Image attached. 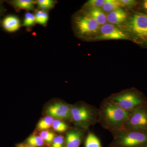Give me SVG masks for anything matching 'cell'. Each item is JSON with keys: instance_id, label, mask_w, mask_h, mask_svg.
I'll use <instances>...</instances> for the list:
<instances>
[{"instance_id": "22", "label": "cell", "mask_w": 147, "mask_h": 147, "mask_svg": "<svg viewBox=\"0 0 147 147\" xmlns=\"http://www.w3.org/2000/svg\"><path fill=\"white\" fill-rule=\"evenodd\" d=\"M52 126L55 131L59 132H64L68 129V125L60 120H54Z\"/></svg>"}, {"instance_id": "6", "label": "cell", "mask_w": 147, "mask_h": 147, "mask_svg": "<svg viewBox=\"0 0 147 147\" xmlns=\"http://www.w3.org/2000/svg\"><path fill=\"white\" fill-rule=\"evenodd\" d=\"M128 28L136 36L143 39L147 38V14L142 13L134 14L129 21Z\"/></svg>"}, {"instance_id": "9", "label": "cell", "mask_w": 147, "mask_h": 147, "mask_svg": "<svg viewBox=\"0 0 147 147\" xmlns=\"http://www.w3.org/2000/svg\"><path fill=\"white\" fill-rule=\"evenodd\" d=\"M46 113L48 116L57 120H67L71 118V107L63 102L50 105L46 109Z\"/></svg>"}, {"instance_id": "8", "label": "cell", "mask_w": 147, "mask_h": 147, "mask_svg": "<svg viewBox=\"0 0 147 147\" xmlns=\"http://www.w3.org/2000/svg\"><path fill=\"white\" fill-rule=\"evenodd\" d=\"M94 38L97 40L127 39L128 37L113 24H106L101 26L99 34Z\"/></svg>"}, {"instance_id": "29", "label": "cell", "mask_w": 147, "mask_h": 147, "mask_svg": "<svg viewBox=\"0 0 147 147\" xmlns=\"http://www.w3.org/2000/svg\"><path fill=\"white\" fill-rule=\"evenodd\" d=\"M0 13H1V9H0Z\"/></svg>"}, {"instance_id": "4", "label": "cell", "mask_w": 147, "mask_h": 147, "mask_svg": "<svg viewBox=\"0 0 147 147\" xmlns=\"http://www.w3.org/2000/svg\"><path fill=\"white\" fill-rule=\"evenodd\" d=\"M124 129L130 131L144 132L147 131V110L139 107L130 113Z\"/></svg>"}, {"instance_id": "15", "label": "cell", "mask_w": 147, "mask_h": 147, "mask_svg": "<svg viewBox=\"0 0 147 147\" xmlns=\"http://www.w3.org/2000/svg\"><path fill=\"white\" fill-rule=\"evenodd\" d=\"M122 6L119 0H105L102 9L105 11H113L120 9Z\"/></svg>"}, {"instance_id": "7", "label": "cell", "mask_w": 147, "mask_h": 147, "mask_svg": "<svg viewBox=\"0 0 147 147\" xmlns=\"http://www.w3.org/2000/svg\"><path fill=\"white\" fill-rule=\"evenodd\" d=\"M75 24L78 33L82 35L94 33L100 27V25L89 15L77 17Z\"/></svg>"}, {"instance_id": "13", "label": "cell", "mask_w": 147, "mask_h": 147, "mask_svg": "<svg viewBox=\"0 0 147 147\" xmlns=\"http://www.w3.org/2000/svg\"><path fill=\"white\" fill-rule=\"evenodd\" d=\"M89 15L100 25H105L107 21V16L99 8H92L90 10Z\"/></svg>"}, {"instance_id": "27", "label": "cell", "mask_w": 147, "mask_h": 147, "mask_svg": "<svg viewBox=\"0 0 147 147\" xmlns=\"http://www.w3.org/2000/svg\"><path fill=\"white\" fill-rule=\"evenodd\" d=\"M16 147H34L32 146H29V145H24L22 144H18L16 145Z\"/></svg>"}, {"instance_id": "17", "label": "cell", "mask_w": 147, "mask_h": 147, "mask_svg": "<svg viewBox=\"0 0 147 147\" xmlns=\"http://www.w3.org/2000/svg\"><path fill=\"white\" fill-rule=\"evenodd\" d=\"M85 147H101V146L97 137L94 134L90 133L86 139Z\"/></svg>"}, {"instance_id": "18", "label": "cell", "mask_w": 147, "mask_h": 147, "mask_svg": "<svg viewBox=\"0 0 147 147\" xmlns=\"http://www.w3.org/2000/svg\"><path fill=\"white\" fill-rule=\"evenodd\" d=\"M54 120V118L50 116L45 117L39 121L38 124V128L40 130L48 129L52 126Z\"/></svg>"}, {"instance_id": "26", "label": "cell", "mask_w": 147, "mask_h": 147, "mask_svg": "<svg viewBox=\"0 0 147 147\" xmlns=\"http://www.w3.org/2000/svg\"><path fill=\"white\" fill-rule=\"evenodd\" d=\"M122 7H131L136 4V1L134 0H119Z\"/></svg>"}, {"instance_id": "5", "label": "cell", "mask_w": 147, "mask_h": 147, "mask_svg": "<svg viewBox=\"0 0 147 147\" xmlns=\"http://www.w3.org/2000/svg\"><path fill=\"white\" fill-rule=\"evenodd\" d=\"M121 108L127 112L135 110L141 105L142 100L135 93L126 92L114 96L110 98Z\"/></svg>"}, {"instance_id": "24", "label": "cell", "mask_w": 147, "mask_h": 147, "mask_svg": "<svg viewBox=\"0 0 147 147\" xmlns=\"http://www.w3.org/2000/svg\"><path fill=\"white\" fill-rule=\"evenodd\" d=\"M105 0H90L87 2L86 5L92 7V8H98L102 7Z\"/></svg>"}, {"instance_id": "19", "label": "cell", "mask_w": 147, "mask_h": 147, "mask_svg": "<svg viewBox=\"0 0 147 147\" xmlns=\"http://www.w3.org/2000/svg\"><path fill=\"white\" fill-rule=\"evenodd\" d=\"M44 142L40 136L31 135L27 139V145L34 147H41L44 144Z\"/></svg>"}, {"instance_id": "3", "label": "cell", "mask_w": 147, "mask_h": 147, "mask_svg": "<svg viewBox=\"0 0 147 147\" xmlns=\"http://www.w3.org/2000/svg\"><path fill=\"white\" fill-rule=\"evenodd\" d=\"M71 116L76 124L86 128L96 122L99 114L92 107L75 106L71 107Z\"/></svg>"}, {"instance_id": "23", "label": "cell", "mask_w": 147, "mask_h": 147, "mask_svg": "<svg viewBox=\"0 0 147 147\" xmlns=\"http://www.w3.org/2000/svg\"><path fill=\"white\" fill-rule=\"evenodd\" d=\"M40 137L42 138L44 142L47 143L53 142L55 138V134L52 131H42L40 134Z\"/></svg>"}, {"instance_id": "21", "label": "cell", "mask_w": 147, "mask_h": 147, "mask_svg": "<svg viewBox=\"0 0 147 147\" xmlns=\"http://www.w3.org/2000/svg\"><path fill=\"white\" fill-rule=\"evenodd\" d=\"M36 23V21L34 14L30 12L26 13L24 16L23 26L27 28H31L34 26Z\"/></svg>"}, {"instance_id": "14", "label": "cell", "mask_w": 147, "mask_h": 147, "mask_svg": "<svg viewBox=\"0 0 147 147\" xmlns=\"http://www.w3.org/2000/svg\"><path fill=\"white\" fill-rule=\"evenodd\" d=\"M11 3L17 9L30 11L34 9L36 2L32 0H15Z\"/></svg>"}, {"instance_id": "16", "label": "cell", "mask_w": 147, "mask_h": 147, "mask_svg": "<svg viewBox=\"0 0 147 147\" xmlns=\"http://www.w3.org/2000/svg\"><path fill=\"white\" fill-rule=\"evenodd\" d=\"M34 16L36 23L37 24L43 26L47 25L49 20V15L46 11L41 9L36 11Z\"/></svg>"}, {"instance_id": "1", "label": "cell", "mask_w": 147, "mask_h": 147, "mask_svg": "<svg viewBox=\"0 0 147 147\" xmlns=\"http://www.w3.org/2000/svg\"><path fill=\"white\" fill-rule=\"evenodd\" d=\"M130 112L121 108L111 99L105 100L99 113V119L103 126L114 131L124 129Z\"/></svg>"}, {"instance_id": "10", "label": "cell", "mask_w": 147, "mask_h": 147, "mask_svg": "<svg viewBox=\"0 0 147 147\" xmlns=\"http://www.w3.org/2000/svg\"><path fill=\"white\" fill-rule=\"evenodd\" d=\"M82 132L77 129L70 130L66 137V147H79L81 144Z\"/></svg>"}, {"instance_id": "12", "label": "cell", "mask_w": 147, "mask_h": 147, "mask_svg": "<svg viewBox=\"0 0 147 147\" xmlns=\"http://www.w3.org/2000/svg\"><path fill=\"white\" fill-rule=\"evenodd\" d=\"M127 18V13L123 9H119L110 12L107 16V21L111 24H121Z\"/></svg>"}, {"instance_id": "2", "label": "cell", "mask_w": 147, "mask_h": 147, "mask_svg": "<svg viewBox=\"0 0 147 147\" xmlns=\"http://www.w3.org/2000/svg\"><path fill=\"white\" fill-rule=\"evenodd\" d=\"M116 145L118 147H139L147 144V134L123 129L117 131Z\"/></svg>"}, {"instance_id": "11", "label": "cell", "mask_w": 147, "mask_h": 147, "mask_svg": "<svg viewBox=\"0 0 147 147\" xmlns=\"http://www.w3.org/2000/svg\"><path fill=\"white\" fill-rule=\"evenodd\" d=\"M2 25L3 28L6 31L13 32L20 28L21 21L16 16L10 15L5 18L3 21Z\"/></svg>"}, {"instance_id": "28", "label": "cell", "mask_w": 147, "mask_h": 147, "mask_svg": "<svg viewBox=\"0 0 147 147\" xmlns=\"http://www.w3.org/2000/svg\"><path fill=\"white\" fill-rule=\"evenodd\" d=\"M143 5L144 8L147 11V0L144 1Z\"/></svg>"}, {"instance_id": "20", "label": "cell", "mask_w": 147, "mask_h": 147, "mask_svg": "<svg viewBox=\"0 0 147 147\" xmlns=\"http://www.w3.org/2000/svg\"><path fill=\"white\" fill-rule=\"evenodd\" d=\"M36 3L41 10L44 11L50 10L55 4V1L52 0H38Z\"/></svg>"}, {"instance_id": "30", "label": "cell", "mask_w": 147, "mask_h": 147, "mask_svg": "<svg viewBox=\"0 0 147 147\" xmlns=\"http://www.w3.org/2000/svg\"></svg>"}, {"instance_id": "25", "label": "cell", "mask_w": 147, "mask_h": 147, "mask_svg": "<svg viewBox=\"0 0 147 147\" xmlns=\"http://www.w3.org/2000/svg\"><path fill=\"white\" fill-rule=\"evenodd\" d=\"M64 139L62 136L55 137L52 143V147H63Z\"/></svg>"}]
</instances>
